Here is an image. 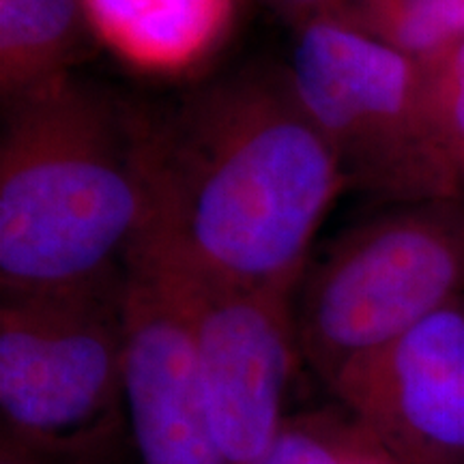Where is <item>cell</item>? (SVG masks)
Instances as JSON below:
<instances>
[{
    "mask_svg": "<svg viewBox=\"0 0 464 464\" xmlns=\"http://www.w3.org/2000/svg\"><path fill=\"white\" fill-rule=\"evenodd\" d=\"M149 218L133 247L249 288H297L348 189L288 67L252 65L142 114Z\"/></svg>",
    "mask_w": 464,
    "mask_h": 464,
    "instance_id": "6da1fadb",
    "label": "cell"
},
{
    "mask_svg": "<svg viewBox=\"0 0 464 464\" xmlns=\"http://www.w3.org/2000/svg\"><path fill=\"white\" fill-rule=\"evenodd\" d=\"M147 218L142 114L75 73L5 103L0 295L119 280Z\"/></svg>",
    "mask_w": 464,
    "mask_h": 464,
    "instance_id": "7a4b0ae2",
    "label": "cell"
},
{
    "mask_svg": "<svg viewBox=\"0 0 464 464\" xmlns=\"http://www.w3.org/2000/svg\"><path fill=\"white\" fill-rule=\"evenodd\" d=\"M464 297V196L396 202L312 254L295 297L301 362L324 382Z\"/></svg>",
    "mask_w": 464,
    "mask_h": 464,
    "instance_id": "3957f363",
    "label": "cell"
},
{
    "mask_svg": "<svg viewBox=\"0 0 464 464\" xmlns=\"http://www.w3.org/2000/svg\"><path fill=\"white\" fill-rule=\"evenodd\" d=\"M125 276L0 295V434L108 464L123 445Z\"/></svg>",
    "mask_w": 464,
    "mask_h": 464,
    "instance_id": "277c9868",
    "label": "cell"
},
{
    "mask_svg": "<svg viewBox=\"0 0 464 464\" xmlns=\"http://www.w3.org/2000/svg\"><path fill=\"white\" fill-rule=\"evenodd\" d=\"M288 72L348 189L393 205L464 196L423 123L417 58L318 17L301 26Z\"/></svg>",
    "mask_w": 464,
    "mask_h": 464,
    "instance_id": "5b68a950",
    "label": "cell"
},
{
    "mask_svg": "<svg viewBox=\"0 0 464 464\" xmlns=\"http://www.w3.org/2000/svg\"><path fill=\"white\" fill-rule=\"evenodd\" d=\"M153 277L188 327L208 415L230 464H252L288 420L301 362L295 295L222 280L153 249L127 263Z\"/></svg>",
    "mask_w": 464,
    "mask_h": 464,
    "instance_id": "8992f818",
    "label": "cell"
},
{
    "mask_svg": "<svg viewBox=\"0 0 464 464\" xmlns=\"http://www.w3.org/2000/svg\"><path fill=\"white\" fill-rule=\"evenodd\" d=\"M327 390L400 464H464V297L344 365Z\"/></svg>",
    "mask_w": 464,
    "mask_h": 464,
    "instance_id": "52a82bcc",
    "label": "cell"
},
{
    "mask_svg": "<svg viewBox=\"0 0 464 464\" xmlns=\"http://www.w3.org/2000/svg\"><path fill=\"white\" fill-rule=\"evenodd\" d=\"M125 413L138 464H230L188 327L153 277L125 265Z\"/></svg>",
    "mask_w": 464,
    "mask_h": 464,
    "instance_id": "ba28073f",
    "label": "cell"
},
{
    "mask_svg": "<svg viewBox=\"0 0 464 464\" xmlns=\"http://www.w3.org/2000/svg\"><path fill=\"white\" fill-rule=\"evenodd\" d=\"M95 42L147 73H183L218 50L235 0H80Z\"/></svg>",
    "mask_w": 464,
    "mask_h": 464,
    "instance_id": "9c48e42d",
    "label": "cell"
},
{
    "mask_svg": "<svg viewBox=\"0 0 464 464\" xmlns=\"http://www.w3.org/2000/svg\"><path fill=\"white\" fill-rule=\"evenodd\" d=\"M91 42L80 0H0L3 103L73 75Z\"/></svg>",
    "mask_w": 464,
    "mask_h": 464,
    "instance_id": "30bf717a",
    "label": "cell"
},
{
    "mask_svg": "<svg viewBox=\"0 0 464 464\" xmlns=\"http://www.w3.org/2000/svg\"><path fill=\"white\" fill-rule=\"evenodd\" d=\"M252 464H400L338 404L290 413L280 437Z\"/></svg>",
    "mask_w": 464,
    "mask_h": 464,
    "instance_id": "8fae6325",
    "label": "cell"
},
{
    "mask_svg": "<svg viewBox=\"0 0 464 464\" xmlns=\"http://www.w3.org/2000/svg\"><path fill=\"white\" fill-rule=\"evenodd\" d=\"M340 20L417 58L464 37V0H353Z\"/></svg>",
    "mask_w": 464,
    "mask_h": 464,
    "instance_id": "7c38bea8",
    "label": "cell"
},
{
    "mask_svg": "<svg viewBox=\"0 0 464 464\" xmlns=\"http://www.w3.org/2000/svg\"><path fill=\"white\" fill-rule=\"evenodd\" d=\"M417 67L428 136L458 174L464 158V37L417 56Z\"/></svg>",
    "mask_w": 464,
    "mask_h": 464,
    "instance_id": "4fadbf2b",
    "label": "cell"
},
{
    "mask_svg": "<svg viewBox=\"0 0 464 464\" xmlns=\"http://www.w3.org/2000/svg\"><path fill=\"white\" fill-rule=\"evenodd\" d=\"M0 464H100L80 458L50 454V451L31 448L20 440L0 434Z\"/></svg>",
    "mask_w": 464,
    "mask_h": 464,
    "instance_id": "5bb4252c",
    "label": "cell"
},
{
    "mask_svg": "<svg viewBox=\"0 0 464 464\" xmlns=\"http://www.w3.org/2000/svg\"><path fill=\"white\" fill-rule=\"evenodd\" d=\"M280 7L297 17L301 26L318 17H340L353 0H276Z\"/></svg>",
    "mask_w": 464,
    "mask_h": 464,
    "instance_id": "9a60e30c",
    "label": "cell"
},
{
    "mask_svg": "<svg viewBox=\"0 0 464 464\" xmlns=\"http://www.w3.org/2000/svg\"><path fill=\"white\" fill-rule=\"evenodd\" d=\"M458 181H460V189H462V194H464V158L460 161V166H458Z\"/></svg>",
    "mask_w": 464,
    "mask_h": 464,
    "instance_id": "2e32d148",
    "label": "cell"
}]
</instances>
